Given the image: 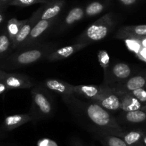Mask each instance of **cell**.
I'll use <instances>...</instances> for the list:
<instances>
[{"label": "cell", "mask_w": 146, "mask_h": 146, "mask_svg": "<svg viewBox=\"0 0 146 146\" xmlns=\"http://www.w3.org/2000/svg\"><path fill=\"white\" fill-rule=\"evenodd\" d=\"M141 110H146V105H144L141 108Z\"/></svg>", "instance_id": "cell-37"}, {"label": "cell", "mask_w": 146, "mask_h": 146, "mask_svg": "<svg viewBox=\"0 0 146 146\" xmlns=\"http://www.w3.org/2000/svg\"><path fill=\"white\" fill-rule=\"evenodd\" d=\"M105 4L99 1H94L87 5L85 9V16L89 17H95L102 13L105 10Z\"/></svg>", "instance_id": "cell-25"}, {"label": "cell", "mask_w": 146, "mask_h": 146, "mask_svg": "<svg viewBox=\"0 0 146 146\" xmlns=\"http://www.w3.org/2000/svg\"><path fill=\"white\" fill-rule=\"evenodd\" d=\"M44 85L48 90L61 95L63 98H69L74 95V85L57 79H47L44 80Z\"/></svg>", "instance_id": "cell-14"}, {"label": "cell", "mask_w": 146, "mask_h": 146, "mask_svg": "<svg viewBox=\"0 0 146 146\" xmlns=\"http://www.w3.org/2000/svg\"><path fill=\"white\" fill-rule=\"evenodd\" d=\"M110 87L105 84L101 85H74V94L92 100L101 94L105 93L107 91L110 90Z\"/></svg>", "instance_id": "cell-11"}, {"label": "cell", "mask_w": 146, "mask_h": 146, "mask_svg": "<svg viewBox=\"0 0 146 146\" xmlns=\"http://www.w3.org/2000/svg\"><path fill=\"white\" fill-rule=\"evenodd\" d=\"M146 25L123 26L116 34V37L123 39L126 36H145Z\"/></svg>", "instance_id": "cell-20"}, {"label": "cell", "mask_w": 146, "mask_h": 146, "mask_svg": "<svg viewBox=\"0 0 146 146\" xmlns=\"http://www.w3.org/2000/svg\"><path fill=\"white\" fill-rule=\"evenodd\" d=\"M71 146H84L82 143L78 140H72L71 142Z\"/></svg>", "instance_id": "cell-33"}, {"label": "cell", "mask_w": 146, "mask_h": 146, "mask_svg": "<svg viewBox=\"0 0 146 146\" xmlns=\"http://www.w3.org/2000/svg\"><path fill=\"white\" fill-rule=\"evenodd\" d=\"M118 1L122 5L126 7L133 6L137 2V0H118Z\"/></svg>", "instance_id": "cell-30"}, {"label": "cell", "mask_w": 146, "mask_h": 146, "mask_svg": "<svg viewBox=\"0 0 146 146\" xmlns=\"http://www.w3.org/2000/svg\"><path fill=\"white\" fill-rule=\"evenodd\" d=\"M144 133L145 131L142 130H133L129 131L123 130V131L116 132L111 134L116 135L121 137L127 146H143L142 139Z\"/></svg>", "instance_id": "cell-18"}, {"label": "cell", "mask_w": 146, "mask_h": 146, "mask_svg": "<svg viewBox=\"0 0 146 146\" xmlns=\"http://www.w3.org/2000/svg\"><path fill=\"white\" fill-rule=\"evenodd\" d=\"M98 62L100 63V65L102 68L104 72V75H105L110 67V56L108 53L105 50H101L98 52Z\"/></svg>", "instance_id": "cell-27"}, {"label": "cell", "mask_w": 146, "mask_h": 146, "mask_svg": "<svg viewBox=\"0 0 146 146\" xmlns=\"http://www.w3.org/2000/svg\"><path fill=\"white\" fill-rule=\"evenodd\" d=\"M88 45H90V44H88V43L76 42L75 44H72V45L66 46V47H61L60 49H56L47 56L46 60L49 62H54L64 60V59L67 58V57L74 54L77 52L82 50Z\"/></svg>", "instance_id": "cell-13"}, {"label": "cell", "mask_w": 146, "mask_h": 146, "mask_svg": "<svg viewBox=\"0 0 146 146\" xmlns=\"http://www.w3.org/2000/svg\"><path fill=\"white\" fill-rule=\"evenodd\" d=\"M44 5L43 4L40 7L36 9L35 12L32 15V16L27 19L26 23L23 25L22 29L17 34V35L15 37V40L13 42V50H18L20 48L21 46L22 45L25 40L27 39L28 36L30 34L31 31L34 28V27L36 25V24L40 21V17H41L42 12L44 9Z\"/></svg>", "instance_id": "cell-8"}, {"label": "cell", "mask_w": 146, "mask_h": 146, "mask_svg": "<svg viewBox=\"0 0 146 146\" xmlns=\"http://www.w3.org/2000/svg\"><path fill=\"white\" fill-rule=\"evenodd\" d=\"M117 92L120 96V102H121V110H123V112L134 111L141 109L143 107L142 104L134 97L132 96L129 92Z\"/></svg>", "instance_id": "cell-21"}, {"label": "cell", "mask_w": 146, "mask_h": 146, "mask_svg": "<svg viewBox=\"0 0 146 146\" xmlns=\"http://www.w3.org/2000/svg\"><path fill=\"white\" fill-rule=\"evenodd\" d=\"M3 72L2 70H0V80H1V78H2V74H3Z\"/></svg>", "instance_id": "cell-36"}, {"label": "cell", "mask_w": 146, "mask_h": 146, "mask_svg": "<svg viewBox=\"0 0 146 146\" xmlns=\"http://www.w3.org/2000/svg\"><path fill=\"white\" fill-rule=\"evenodd\" d=\"M12 0H0V11H3L5 7L9 6V3Z\"/></svg>", "instance_id": "cell-31"}, {"label": "cell", "mask_w": 146, "mask_h": 146, "mask_svg": "<svg viewBox=\"0 0 146 146\" xmlns=\"http://www.w3.org/2000/svg\"><path fill=\"white\" fill-rule=\"evenodd\" d=\"M95 137L104 146H127L125 142L116 135L107 132L95 131Z\"/></svg>", "instance_id": "cell-19"}, {"label": "cell", "mask_w": 146, "mask_h": 146, "mask_svg": "<svg viewBox=\"0 0 146 146\" xmlns=\"http://www.w3.org/2000/svg\"><path fill=\"white\" fill-rule=\"evenodd\" d=\"M65 5V0H50L44 5L40 20H46L57 18Z\"/></svg>", "instance_id": "cell-17"}, {"label": "cell", "mask_w": 146, "mask_h": 146, "mask_svg": "<svg viewBox=\"0 0 146 146\" xmlns=\"http://www.w3.org/2000/svg\"><path fill=\"white\" fill-rule=\"evenodd\" d=\"M0 137H1V135H0Z\"/></svg>", "instance_id": "cell-39"}, {"label": "cell", "mask_w": 146, "mask_h": 146, "mask_svg": "<svg viewBox=\"0 0 146 146\" xmlns=\"http://www.w3.org/2000/svg\"><path fill=\"white\" fill-rule=\"evenodd\" d=\"M12 50L13 44L6 29L0 34V59L6 57Z\"/></svg>", "instance_id": "cell-24"}, {"label": "cell", "mask_w": 146, "mask_h": 146, "mask_svg": "<svg viewBox=\"0 0 146 146\" xmlns=\"http://www.w3.org/2000/svg\"><path fill=\"white\" fill-rule=\"evenodd\" d=\"M130 51L133 52L142 61L146 62V36H126L121 39Z\"/></svg>", "instance_id": "cell-12"}, {"label": "cell", "mask_w": 146, "mask_h": 146, "mask_svg": "<svg viewBox=\"0 0 146 146\" xmlns=\"http://www.w3.org/2000/svg\"><path fill=\"white\" fill-rule=\"evenodd\" d=\"M37 146H58L57 143L49 138H42L37 142Z\"/></svg>", "instance_id": "cell-29"}, {"label": "cell", "mask_w": 146, "mask_h": 146, "mask_svg": "<svg viewBox=\"0 0 146 146\" xmlns=\"http://www.w3.org/2000/svg\"><path fill=\"white\" fill-rule=\"evenodd\" d=\"M57 45L53 43L36 44L27 48L19 49L18 51L9 56L4 61V66L7 68L17 69L36 63L47 58Z\"/></svg>", "instance_id": "cell-2"}, {"label": "cell", "mask_w": 146, "mask_h": 146, "mask_svg": "<svg viewBox=\"0 0 146 146\" xmlns=\"http://www.w3.org/2000/svg\"><path fill=\"white\" fill-rule=\"evenodd\" d=\"M133 71L126 63L117 62L110 66L106 74L104 75L103 84L110 86L113 84L122 82L133 75Z\"/></svg>", "instance_id": "cell-5"}, {"label": "cell", "mask_w": 146, "mask_h": 146, "mask_svg": "<svg viewBox=\"0 0 146 146\" xmlns=\"http://www.w3.org/2000/svg\"><path fill=\"white\" fill-rule=\"evenodd\" d=\"M116 20L114 15L109 12L90 25L76 40L79 43H91L103 40L114 29Z\"/></svg>", "instance_id": "cell-3"}, {"label": "cell", "mask_w": 146, "mask_h": 146, "mask_svg": "<svg viewBox=\"0 0 146 146\" xmlns=\"http://www.w3.org/2000/svg\"><path fill=\"white\" fill-rule=\"evenodd\" d=\"M92 146H95V145H92Z\"/></svg>", "instance_id": "cell-38"}, {"label": "cell", "mask_w": 146, "mask_h": 146, "mask_svg": "<svg viewBox=\"0 0 146 146\" xmlns=\"http://www.w3.org/2000/svg\"><path fill=\"white\" fill-rule=\"evenodd\" d=\"M0 80L7 85L9 90L12 89L31 88L34 85L32 80L29 77L16 73H7L3 72Z\"/></svg>", "instance_id": "cell-10"}, {"label": "cell", "mask_w": 146, "mask_h": 146, "mask_svg": "<svg viewBox=\"0 0 146 146\" xmlns=\"http://www.w3.org/2000/svg\"><path fill=\"white\" fill-rule=\"evenodd\" d=\"M32 108L31 116L34 120H40L51 117L54 111L53 102L48 92L42 87H35L31 90Z\"/></svg>", "instance_id": "cell-4"}, {"label": "cell", "mask_w": 146, "mask_h": 146, "mask_svg": "<svg viewBox=\"0 0 146 146\" xmlns=\"http://www.w3.org/2000/svg\"><path fill=\"white\" fill-rule=\"evenodd\" d=\"M129 93L137 99L143 106L146 105V88H140L129 92Z\"/></svg>", "instance_id": "cell-28"}, {"label": "cell", "mask_w": 146, "mask_h": 146, "mask_svg": "<svg viewBox=\"0 0 146 146\" xmlns=\"http://www.w3.org/2000/svg\"><path fill=\"white\" fill-rule=\"evenodd\" d=\"M64 101L75 109H79L87 119L94 125L92 131L107 132L115 133L123 131L124 129L119 125L116 119L111 115L109 111L95 102H83L78 100L75 97L63 98Z\"/></svg>", "instance_id": "cell-1"}, {"label": "cell", "mask_w": 146, "mask_h": 146, "mask_svg": "<svg viewBox=\"0 0 146 146\" xmlns=\"http://www.w3.org/2000/svg\"><path fill=\"white\" fill-rule=\"evenodd\" d=\"M120 119H121L123 122L129 124L146 123V110L140 109L134 111L123 112L120 116Z\"/></svg>", "instance_id": "cell-22"}, {"label": "cell", "mask_w": 146, "mask_h": 146, "mask_svg": "<svg viewBox=\"0 0 146 146\" xmlns=\"http://www.w3.org/2000/svg\"><path fill=\"white\" fill-rule=\"evenodd\" d=\"M4 18L5 17H4L3 13H2V11H0V24L2 23V22L4 21Z\"/></svg>", "instance_id": "cell-35"}, {"label": "cell", "mask_w": 146, "mask_h": 146, "mask_svg": "<svg viewBox=\"0 0 146 146\" xmlns=\"http://www.w3.org/2000/svg\"><path fill=\"white\" fill-rule=\"evenodd\" d=\"M110 88L116 92H129L140 88H146V70L133 75L127 80L110 85Z\"/></svg>", "instance_id": "cell-7"}, {"label": "cell", "mask_w": 146, "mask_h": 146, "mask_svg": "<svg viewBox=\"0 0 146 146\" xmlns=\"http://www.w3.org/2000/svg\"><path fill=\"white\" fill-rule=\"evenodd\" d=\"M50 0H12L9 3V6L27 7L36 4H47Z\"/></svg>", "instance_id": "cell-26"}, {"label": "cell", "mask_w": 146, "mask_h": 146, "mask_svg": "<svg viewBox=\"0 0 146 146\" xmlns=\"http://www.w3.org/2000/svg\"><path fill=\"white\" fill-rule=\"evenodd\" d=\"M7 90H9L8 88L7 87V85L4 83L2 81L0 80V95L5 93V92H7Z\"/></svg>", "instance_id": "cell-32"}, {"label": "cell", "mask_w": 146, "mask_h": 146, "mask_svg": "<svg viewBox=\"0 0 146 146\" xmlns=\"http://www.w3.org/2000/svg\"><path fill=\"white\" fill-rule=\"evenodd\" d=\"M85 9L81 7H75L69 11L68 13L63 19L62 22L59 25L56 32L62 33L71 27L75 23L80 21L85 17Z\"/></svg>", "instance_id": "cell-15"}, {"label": "cell", "mask_w": 146, "mask_h": 146, "mask_svg": "<svg viewBox=\"0 0 146 146\" xmlns=\"http://www.w3.org/2000/svg\"><path fill=\"white\" fill-rule=\"evenodd\" d=\"M27 21V19H23V20H18L16 18H12L8 21L7 25V32L8 35L12 41V44H13V42L16 36L19 33L20 29H22L23 25L26 23Z\"/></svg>", "instance_id": "cell-23"}, {"label": "cell", "mask_w": 146, "mask_h": 146, "mask_svg": "<svg viewBox=\"0 0 146 146\" xmlns=\"http://www.w3.org/2000/svg\"><path fill=\"white\" fill-rule=\"evenodd\" d=\"M33 120L29 114H17L7 116L4 120L2 127L7 131H12L20 126Z\"/></svg>", "instance_id": "cell-16"}, {"label": "cell", "mask_w": 146, "mask_h": 146, "mask_svg": "<svg viewBox=\"0 0 146 146\" xmlns=\"http://www.w3.org/2000/svg\"><path fill=\"white\" fill-rule=\"evenodd\" d=\"M90 101L98 104L108 111L115 112L121 110L120 96L117 92L113 90L111 88L110 89V90L107 91L105 93L101 94Z\"/></svg>", "instance_id": "cell-9"}, {"label": "cell", "mask_w": 146, "mask_h": 146, "mask_svg": "<svg viewBox=\"0 0 146 146\" xmlns=\"http://www.w3.org/2000/svg\"><path fill=\"white\" fill-rule=\"evenodd\" d=\"M142 142H143V146H146V132H145L143 134V139H142Z\"/></svg>", "instance_id": "cell-34"}, {"label": "cell", "mask_w": 146, "mask_h": 146, "mask_svg": "<svg viewBox=\"0 0 146 146\" xmlns=\"http://www.w3.org/2000/svg\"><path fill=\"white\" fill-rule=\"evenodd\" d=\"M57 18L51 19H46V20H40L36 24L30 34L28 36L27 39L25 40V42L22 44L19 49L27 48V47H32V46L39 44L40 40L43 38L46 33L52 27L54 22H56ZM19 50V49H18Z\"/></svg>", "instance_id": "cell-6"}]
</instances>
